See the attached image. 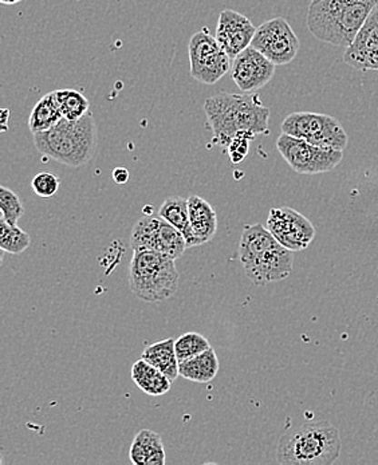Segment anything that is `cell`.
<instances>
[{"label":"cell","mask_w":378,"mask_h":465,"mask_svg":"<svg viewBox=\"0 0 378 465\" xmlns=\"http://www.w3.org/2000/svg\"><path fill=\"white\" fill-rule=\"evenodd\" d=\"M112 176L115 184L124 185L129 182L131 174H129L128 169L124 168V166H118V168H115L114 171H113Z\"/></svg>","instance_id":"obj_30"},{"label":"cell","mask_w":378,"mask_h":465,"mask_svg":"<svg viewBox=\"0 0 378 465\" xmlns=\"http://www.w3.org/2000/svg\"><path fill=\"white\" fill-rule=\"evenodd\" d=\"M378 0H318L307 11V28L324 44L345 47L354 42Z\"/></svg>","instance_id":"obj_2"},{"label":"cell","mask_w":378,"mask_h":465,"mask_svg":"<svg viewBox=\"0 0 378 465\" xmlns=\"http://www.w3.org/2000/svg\"><path fill=\"white\" fill-rule=\"evenodd\" d=\"M132 380L144 393L152 397L164 396L171 391L172 382L159 369L140 358L132 366Z\"/></svg>","instance_id":"obj_18"},{"label":"cell","mask_w":378,"mask_h":465,"mask_svg":"<svg viewBox=\"0 0 378 465\" xmlns=\"http://www.w3.org/2000/svg\"><path fill=\"white\" fill-rule=\"evenodd\" d=\"M312 2H318V0H312Z\"/></svg>","instance_id":"obj_32"},{"label":"cell","mask_w":378,"mask_h":465,"mask_svg":"<svg viewBox=\"0 0 378 465\" xmlns=\"http://www.w3.org/2000/svg\"><path fill=\"white\" fill-rule=\"evenodd\" d=\"M159 216L171 223L184 235L188 248L200 246L199 241L194 235L189 220L188 199L180 196H169L164 200L159 210Z\"/></svg>","instance_id":"obj_19"},{"label":"cell","mask_w":378,"mask_h":465,"mask_svg":"<svg viewBox=\"0 0 378 465\" xmlns=\"http://www.w3.org/2000/svg\"><path fill=\"white\" fill-rule=\"evenodd\" d=\"M219 358L213 348L179 363V374L192 382L207 383L219 373Z\"/></svg>","instance_id":"obj_17"},{"label":"cell","mask_w":378,"mask_h":465,"mask_svg":"<svg viewBox=\"0 0 378 465\" xmlns=\"http://www.w3.org/2000/svg\"><path fill=\"white\" fill-rule=\"evenodd\" d=\"M281 129L282 134L301 138L323 148L345 151L348 146V134L340 121L323 113H293L284 118Z\"/></svg>","instance_id":"obj_7"},{"label":"cell","mask_w":378,"mask_h":465,"mask_svg":"<svg viewBox=\"0 0 378 465\" xmlns=\"http://www.w3.org/2000/svg\"><path fill=\"white\" fill-rule=\"evenodd\" d=\"M160 216H146L135 223L131 233V246L134 250H154L159 239Z\"/></svg>","instance_id":"obj_23"},{"label":"cell","mask_w":378,"mask_h":465,"mask_svg":"<svg viewBox=\"0 0 378 465\" xmlns=\"http://www.w3.org/2000/svg\"><path fill=\"white\" fill-rule=\"evenodd\" d=\"M276 64L253 46L233 59L231 77L244 93H255L266 86L275 74Z\"/></svg>","instance_id":"obj_12"},{"label":"cell","mask_w":378,"mask_h":465,"mask_svg":"<svg viewBox=\"0 0 378 465\" xmlns=\"http://www.w3.org/2000/svg\"><path fill=\"white\" fill-rule=\"evenodd\" d=\"M251 46L276 66H284L297 58L301 42L289 22L279 16L256 28Z\"/></svg>","instance_id":"obj_10"},{"label":"cell","mask_w":378,"mask_h":465,"mask_svg":"<svg viewBox=\"0 0 378 465\" xmlns=\"http://www.w3.org/2000/svg\"><path fill=\"white\" fill-rule=\"evenodd\" d=\"M341 453V436L329 421L307 422L279 440L276 460L290 465H332Z\"/></svg>","instance_id":"obj_5"},{"label":"cell","mask_w":378,"mask_h":465,"mask_svg":"<svg viewBox=\"0 0 378 465\" xmlns=\"http://www.w3.org/2000/svg\"><path fill=\"white\" fill-rule=\"evenodd\" d=\"M0 2H2L3 5H16V3H21L22 0H0Z\"/></svg>","instance_id":"obj_31"},{"label":"cell","mask_w":378,"mask_h":465,"mask_svg":"<svg viewBox=\"0 0 378 465\" xmlns=\"http://www.w3.org/2000/svg\"><path fill=\"white\" fill-rule=\"evenodd\" d=\"M62 118H64V114H62L58 100H56L55 92H50L44 95L31 110L28 128L33 134H41V132L52 129Z\"/></svg>","instance_id":"obj_21"},{"label":"cell","mask_w":378,"mask_h":465,"mask_svg":"<svg viewBox=\"0 0 378 465\" xmlns=\"http://www.w3.org/2000/svg\"><path fill=\"white\" fill-rule=\"evenodd\" d=\"M129 287L138 300L159 303L169 300L179 287L174 259L154 250H134L129 264Z\"/></svg>","instance_id":"obj_6"},{"label":"cell","mask_w":378,"mask_h":465,"mask_svg":"<svg viewBox=\"0 0 378 465\" xmlns=\"http://www.w3.org/2000/svg\"><path fill=\"white\" fill-rule=\"evenodd\" d=\"M31 244V238L27 232H25L18 224H10V223L0 220V248L5 252L18 255L25 252Z\"/></svg>","instance_id":"obj_25"},{"label":"cell","mask_w":378,"mask_h":465,"mask_svg":"<svg viewBox=\"0 0 378 465\" xmlns=\"http://www.w3.org/2000/svg\"><path fill=\"white\" fill-rule=\"evenodd\" d=\"M208 128L213 132L214 145H230L239 132L269 134L270 109L262 104L259 94L219 93L204 104Z\"/></svg>","instance_id":"obj_1"},{"label":"cell","mask_w":378,"mask_h":465,"mask_svg":"<svg viewBox=\"0 0 378 465\" xmlns=\"http://www.w3.org/2000/svg\"><path fill=\"white\" fill-rule=\"evenodd\" d=\"M210 348H213L210 341L199 332H185L174 341V351H176V356L180 362L197 356Z\"/></svg>","instance_id":"obj_26"},{"label":"cell","mask_w":378,"mask_h":465,"mask_svg":"<svg viewBox=\"0 0 378 465\" xmlns=\"http://www.w3.org/2000/svg\"><path fill=\"white\" fill-rule=\"evenodd\" d=\"M141 358L146 362L154 365V368L162 371L172 382L176 381L179 374V358L174 351V341L172 338L160 341L154 345L146 346L145 351L141 354Z\"/></svg>","instance_id":"obj_20"},{"label":"cell","mask_w":378,"mask_h":465,"mask_svg":"<svg viewBox=\"0 0 378 465\" xmlns=\"http://www.w3.org/2000/svg\"><path fill=\"white\" fill-rule=\"evenodd\" d=\"M0 211L2 219L10 224H18L19 219L24 216L25 208L21 199L15 192L7 187H0Z\"/></svg>","instance_id":"obj_27"},{"label":"cell","mask_w":378,"mask_h":465,"mask_svg":"<svg viewBox=\"0 0 378 465\" xmlns=\"http://www.w3.org/2000/svg\"><path fill=\"white\" fill-rule=\"evenodd\" d=\"M255 33L256 27L244 14L234 10L220 13L215 36L222 49L231 58H235L251 46Z\"/></svg>","instance_id":"obj_13"},{"label":"cell","mask_w":378,"mask_h":465,"mask_svg":"<svg viewBox=\"0 0 378 465\" xmlns=\"http://www.w3.org/2000/svg\"><path fill=\"white\" fill-rule=\"evenodd\" d=\"M33 136L39 153L73 168L86 165L97 151V124L92 112L77 121L62 118L49 131Z\"/></svg>","instance_id":"obj_4"},{"label":"cell","mask_w":378,"mask_h":465,"mask_svg":"<svg viewBox=\"0 0 378 465\" xmlns=\"http://www.w3.org/2000/svg\"><path fill=\"white\" fill-rule=\"evenodd\" d=\"M267 228L274 238L293 252L306 250L315 238V228L306 216L290 207L273 208Z\"/></svg>","instance_id":"obj_11"},{"label":"cell","mask_w":378,"mask_h":465,"mask_svg":"<svg viewBox=\"0 0 378 465\" xmlns=\"http://www.w3.org/2000/svg\"><path fill=\"white\" fill-rule=\"evenodd\" d=\"M343 62L360 72H378V3L354 42L346 49Z\"/></svg>","instance_id":"obj_14"},{"label":"cell","mask_w":378,"mask_h":465,"mask_svg":"<svg viewBox=\"0 0 378 465\" xmlns=\"http://www.w3.org/2000/svg\"><path fill=\"white\" fill-rule=\"evenodd\" d=\"M276 149L290 168L299 174L326 173L343 160V151L314 145L286 134L276 140Z\"/></svg>","instance_id":"obj_8"},{"label":"cell","mask_w":378,"mask_h":465,"mask_svg":"<svg viewBox=\"0 0 378 465\" xmlns=\"http://www.w3.org/2000/svg\"><path fill=\"white\" fill-rule=\"evenodd\" d=\"M59 185H61V180L50 172H41L31 182V188L42 199H50L55 196L59 190Z\"/></svg>","instance_id":"obj_28"},{"label":"cell","mask_w":378,"mask_h":465,"mask_svg":"<svg viewBox=\"0 0 378 465\" xmlns=\"http://www.w3.org/2000/svg\"><path fill=\"white\" fill-rule=\"evenodd\" d=\"M239 259L245 275L256 286L284 281L293 272V251L282 246L269 228L245 225L239 242Z\"/></svg>","instance_id":"obj_3"},{"label":"cell","mask_w":378,"mask_h":465,"mask_svg":"<svg viewBox=\"0 0 378 465\" xmlns=\"http://www.w3.org/2000/svg\"><path fill=\"white\" fill-rule=\"evenodd\" d=\"M188 210L192 231L200 246L213 241L217 230L215 208L203 197L192 194L188 197Z\"/></svg>","instance_id":"obj_15"},{"label":"cell","mask_w":378,"mask_h":465,"mask_svg":"<svg viewBox=\"0 0 378 465\" xmlns=\"http://www.w3.org/2000/svg\"><path fill=\"white\" fill-rule=\"evenodd\" d=\"M129 458L134 465L165 464V450L159 433L149 430H140L132 442Z\"/></svg>","instance_id":"obj_16"},{"label":"cell","mask_w":378,"mask_h":465,"mask_svg":"<svg viewBox=\"0 0 378 465\" xmlns=\"http://www.w3.org/2000/svg\"><path fill=\"white\" fill-rule=\"evenodd\" d=\"M188 54L192 78L202 84L219 83L233 66V58L222 49L207 27L192 35Z\"/></svg>","instance_id":"obj_9"},{"label":"cell","mask_w":378,"mask_h":465,"mask_svg":"<svg viewBox=\"0 0 378 465\" xmlns=\"http://www.w3.org/2000/svg\"><path fill=\"white\" fill-rule=\"evenodd\" d=\"M56 100L61 106L64 118L77 121L89 113L90 103L81 92L75 89L55 90Z\"/></svg>","instance_id":"obj_24"},{"label":"cell","mask_w":378,"mask_h":465,"mask_svg":"<svg viewBox=\"0 0 378 465\" xmlns=\"http://www.w3.org/2000/svg\"><path fill=\"white\" fill-rule=\"evenodd\" d=\"M187 248V241H185L184 235L176 227H174L171 223L162 218L156 251L176 261L180 256L184 255Z\"/></svg>","instance_id":"obj_22"},{"label":"cell","mask_w":378,"mask_h":465,"mask_svg":"<svg viewBox=\"0 0 378 465\" xmlns=\"http://www.w3.org/2000/svg\"><path fill=\"white\" fill-rule=\"evenodd\" d=\"M255 138V134L251 132H239L227 146L228 154H230L231 162L234 164H241L247 157L250 151V143Z\"/></svg>","instance_id":"obj_29"}]
</instances>
